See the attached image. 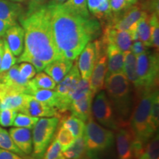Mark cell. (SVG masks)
Returning a JSON list of instances; mask_svg holds the SVG:
<instances>
[{
	"label": "cell",
	"instance_id": "d4e9b609",
	"mask_svg": "<svg viewBox=\"0 0 159 159\" xmlns=\"http://www.w3.org/2000/svg\"><path fill=\"white\" fill-rule=\"evenodd\" d=\"M123 53H124L123 73L132 85H134L136 91H138L142 89V85L137 75L136 56L130 50L125 52Z\"/></svg>",
	"mask_w": 159,
	"mask_h": 159
},
{
	"label": "cell",
	"instance_id": "ffe728a7",
	"mask_svg": "<svg viewBox=\"0 0 159 159\" xmlns=\"http://www.w3.org/2000/svg\"><path fill=\"white\" fill-rule=\"evenodd\" d=\"M25 12V8L21 4L0 0V19L3 21L14 25Z\"/></svg>",
	"mask_w": 159,
	"mask_h": 159
},
{
	"label": "cell",
	"instance_id": "681fc988",
	"mask_svg": "<svg viewBox=\"0 0 159 159\" xmlns=\"http://www.w3.org/2000/svg\"><path fill=\"white\" fill-rule=\"evenodd\" d=\"M3 52H4V44L3 41L0 39V64H1L2 58L3 55Z\"/></svg>",
	"mask_w": 159,
	"mask_h": 159
},
{
	"label": "cell",
	"instance_id": "9c48e42d",
	"mask_svg": "<svg viewBox=\"0 0 159 159\" xmlns=\"http://www.w3.org/2000/svg\"><path fill=\"white\" fill-rule=\"evenodd\" d=\"M80 79V75L78 67H77V63H75L67 73V75L64 77V78L61 82L57 83L55 89L57 94H58L59 99L55 108H56L58 113L68 111L66 108L65 100L68 95L75 88Z\"/></svg>",
	"mask_w": 159,
	"mask_h": 159
},
{
	"label": "cell",
	"instance_id": "4dcf8cb0",
	"mask_svg": "<svg viewBox=\"0 0 159 159\" xmlns=\"http://www.w3.org/2000/svg\"><path fill=\"white\" fill-rule=\"evenodd\" d=\"M59 125L58 129H57V133H55L54 138L58 142L62 148V151H65L67 150L71 144H73L75 140V138L71 134V133L66 128L62 126V125Z\"/></svg>",
	"mask_w": 159,
	"mask_h": 159
},
{
	"label": "cell",
	"instance_id": "f5cc1de1",
	"mask_svg": "<svg viewBox=\"0 0 159 159\" xmlns=\"http://www.w3.org/2000/svg\"><path fill=\"white\" fill-rule=\"evenodd\" d=\"M0 112H1V108H0Z\"/></svg>",
	"mask_w": 159,
	"mask_h": 159
},
{
	"label": "cell",
	"instance_id": "bcb514c9",
	"mask_svg": "<svg viewBox=\"0 0 159 159\" xmlns=\"http://www.w3.org/2000/svg\"><path fill=\"white\" fill-rule=\"evenodd\" d=\"M87 1H88V7L89 11L92 13L101 4L104 2L105 0H87Z\"/></svg>",
	"mask_w": 159,
	"mask_h": 159
},
{
	"label": "cell",
	"instance_id": "83f0119b",
	"mask_svg": "<svg viewBox=\"0 0 159 159\" xmlns=\"http://www.w3.org/2000/svg\"><path fill=\"white\" fill-rule=\"evenodd\" d=\"M63 152L66 159L84 158L86 156V148L83 136L75 139L74 143Z\"/></svg>",
	"mask_w": 159,
	"mask_h": 159
},
{
	"label": "cell",
	"instance_id": "e575fe53",
	"mask_svg": "<svg viewBox=\"0 0 159 159\" xmlns=\"http://www.w3.org/2000/svg\"><path fill=\"white\" fill-rule=\"evenodd\" d=\"M151 27V47H154L157 52L159 48V22L158 13H152L150 15Z\"/></svg>",
	"mask_w": 159,
	"mask_h": 159
},
{
	"label": "cell",
	"instance_id": "4316f807",
	"mask_svg": "<svg viewBox=\"0 0 159 159\" xmlns=\"http://www.w3.org/2000/svg\"><path fill=\"white\" fill-rule=\"evenodd\" d=\"M150 15L144 12L140 19L136 22L137 33L139 39L147 47H151V27H150Z\"/></svg>",
	"mask_w": 159,
	"mask_h": 159
},
{
	"label": "cell",
	"instance_id": "5bb4252c",
	"mask_svg": "<svg viewBox=\"0 0 159 159\" xmlns=\"http://www.w3.org/2000/svg\"><path fill=\"white\" fill-rule=\"evenodd\" d=\"M107 72L106 52L97 57L96 63L89 79V88L93 97L105 89V80Z\"/></svg>",
	"mask_w": 159,
	"mask_h": 159
},
{
	"label": "cell",
	"instance_id": "7c38bea8",
	"mask_svg": "<svg viewBox=\"0 0 159 159\" xmlns=\"http://www.w3.org/2000/svg\"><path fill=\"white\" fill-rule=\"evenodd\" d=\"M19 112L34 117H58V111L55 107H50L37 100L31 95L26 94L25 101Z\"/></svg>",
	"mask_w": 159,
	"mask_h": 159
},
{
	"label": "cell",
	"instance_id": "30bf717a",
	"mask_svg": "<svg viewBox=\"0 0 159 159\" xmlns=\"http://www.w3.org/2000/svg\"><path fill=\"white\" fill-rule=\"evenodd\" d=\"M29 82V80L21 76L19 71V66L16 64L8 71L0 74V88L27 94Z\"/></svg>",
	"mask_w": 159,
	"mask_h": 159
},
{
	"label": "cell",
	"instance_id": "5b68a950",
	"mask_svg": "<svg viewBox=\"0 0 159 159\" xmlns=\"http://www.w3.org/2000/svg\"><path fill=\"white\" fill-rule=\"evenodd\" d=\"M83 139L86 148V156L90 159H97L114 144V132L99 125L91 116L85 125Z\"/></svg>",
	"mask_w": 159,
	"mask_h": 159
},
{
	"label": "cell",
	"instance_id": "1f68e13d",
	"mask_svg": "<svg viewBox=\"0 0 159 159\" xmlns=\"http://www.w3.org/2000/svg\"><path fill=\"white\" fill-rule=\"evenodd\" d=\"M4 52L2 58L1 64H0V74L8 71L10 69L16 64L17 62V59L16 58L10 49L8 45L6 42L5 39L3 40Z\"/></svg>",
	"mask_w": 159,
	"mask_h": 159
},
{
	"label": "cell",
	"instance_id": "ba28073f",
	"mask_svg": "<svg viewBox=\"0 0 159 159\" xmlns=\"http://www.w3.org/2000/svg\"><path fill=\"white\" fill-rule=\"evenodd\" d=\"M91 108V114L105 128L113 130H116L119 128H122L121 123L105 91L102 90L98 93Z\"/></svg>",
	"mask_w": 159,
	"mask_h": 159
},
{
	"label": "cell",
	"instance_id": "7dc6e473",
	"mask_svg": "<svg viewBox=\"0 0 159 159\" xmlns=\"http://www.w3.org/2000/svg\"><path fill=\"white\" fill-rule=\"evenodd\" d=\"M13 25L7 21H3V20L0 19V38L5 36V34L7 31V30L11 27Z\"/></svg>",
	"mask_w": 159,
	"mask_h": 159
},
{
	"label": "cell",
	"instance_id": "cb8c5ba5",
	"mask_svg": "<svg viewBox=\"0 0 159 159\" xmlns=\"http://www.w3.org/2000/svg\"><path fill=\"white\" fill-rule=\"evenodd\" d=\"M73 66V61L61 58L53 61L45 67V72L50 76L55 83L61 82Z\"/></svg>",
	"mask_w": 159,
	"mask_h": 159
},
{
	"label": "cell",
	"instance_id": "7402d4cb",
	"mask_svg": "<svg viewBox=\"0 0 159 159\" xmlns=\"http://www.w3.org/2000/svg\"><path fill=\"white\" fill-rule=\"evenodd\" d=\"M91 92L76 100L72 101L69 107V111L75 116L86 122L91 116V102L93 99Z\"/></svg>",
	"mask_w": 159,
	"mask_h": 159
},
{
	"label": "cell",
	"instance_id": "74e56055",
	"mask_svg": "<svg viewBox=\"0 0 159 159\" xmlns=\"http://www.w3.org/2000/svg\"><path fill=\"white\" fill-rule=\"evenodd\" d=\"M109 5L113 13V19L108 25L112 26L121 15V11L127 9L129 6L125 0H109Z\"/></svg>",
	"mask_w": 159,
	"mask_h": 159
},
{
	"label": "cell",
	"instance_id": "3957f363",
	"mask_svg": "<svg viewBox=\"0 0 159 159\" xmlns=\"http://www.w3.org/2000/svg\"><path fill=\"white\" fill-rule=\"evenodd\" d=\"M133 85L123 72L105 77V89L122 127L128 125L133 109Z\"/></svg>",
	"mask_w": 159,
	"mask_h": 159
},
{
	"label": "cell",
	"instance_id": "ab89813d",
	"mask_svg": "<svg viewBox=\"0 0 159 159\" xmlns=\"http://www.w3.org/2000/svg\"><path fill=\"white\" fill-rule=\"evenodd\" d=\"M18 111L13 109H2L0 112V125L5 128L13 126Z\"/></svg>",
	"mask_w": 159,
	"mask_h": 159
},
{
	"label": "cell",
	"instance_id": "2e32d148",
	"mask_svg": "<svg viewBox=\"0 0 159 159\" xmlns=\"http://www.w3.org/2000/svg\"><path fill=\"white\" fill-rule=\"evenodd\" d=\"M5 36L6 42L13 55L19 56L24 49L25 31L22 27L18 24L11 26L7 30Z\"/></svg>",
	"mask_w": 159,
	"mask_h": 159
},
{
	"label": "cell",
	"instance_id": "7a4b0ae2",
	"mask_svg": "<svg viewBox=\"0 0 159 159\" xmlns=\"http://www.w3.org/2000/svg\"><path fill=\"white\" fill-rule=\"evenodd\" d=\"M25 31L23 52L49 64L62 58L53 37L48 4H32L19 19Z\"/></svg>",
	"mask_w": 159,
	"mask_h": 159
},
{
	"label": "cell",
	"instance_id": "816d5d0a",
	"mask_svg": "<svg viewBox=\"0 0 159 159\" xmlns=\"http://www.w3.org/2000/svg\"><path fill=\"white\" fill-rule=\"evenodd\" d=\"M125 1H126V2L129 7H130L131 5H134L135 4H136L138 0H125Z\"/></svg>",
	"mask_w": 159,
	"mask_h": 159
},
{
	"label": "cell",
	"instance_id": "d6a6232c",
	"mask_svg": "<svg viewBox=\"0 0 159 159\" xmlns=\"http://www.w3.org/2000/svg\"><path fill=\"white\" fill-rule=\"evenodd\" d=\"M30 82L33 86L39 89H55L56 85V83L50 76L41 71L36 75L35 78L31 79Z\"/></svg>",
	"mask_w": 159,
	"mask_h": 159
},
{
	"label": "cell",
	"instance_id": "f907efd6",
	"mask_svg": "<svg viewBox=\"0 0 159 159\" xmlns=\"http://www.w3.org/2000/svg\"><path fill=\"white\" fill-rule=\"evenodd\" d=\"M66 1H67V0H50V2H49L52 4H55V5H57V4L64 3Z\"/></svg>",
	"mask_w": 159,
	"mask_h": 159
},
{
	"label": "cell",
	"instance_id": "8992f818",
	"mask_svg": "<svg viewBox=\"0 0 159 159\" xmlns=\"http://www.w3.org/2000/svg\"><path fill=\"white\" fill-rule=\"evenodd\" d=\"M59 119L57 117H43L39 119L33 127L32 159H43L44 153L56 132Z\"/></svg>",
	"mask_w": 159,
	"mask_h": 159
},
{
	"label": "cell",
	"instance_id": "f546056e",
	"mask_svg": "<svg viewBox=\"0 0 159 159\" xmlns=\"http://www.w3.org/2000/svg\"><path fill=\"white\" fill-rule=\"evenodd\" d=\"M139 159H159V138L158 134L147 142L142 156Z\"/></svg>",
	"mask_w": 159,
	"mask_h": 159
},
{
	"label": "cell",
	"instance_id": "277c9868",
	"mask_svg": "<svg viewBox=\"0 0 159 159\" xmlns=\"http://www.w3.org/2000/svg\"><path fill=\"white\" fill-rule=\"evenodd\" d=\"M158 89H142L137 91V101L132 109L128 121V127L134 138L146 144L155 136L156 130L150 118L152 101Z\"/></svg>",
	"mask_w": 159,
	"mask_h": 159
},
{
	"label": "cell",
	"instance_id": "484cf974",
	"mask_svg": "<svg viewBox=\"0 0 159 159\" xmlns=\"http://www.w3.org/2000/svg\"><path fill=\"white\" fill-rule=\"evenodd\" d=\"M27 94L31 95L37 100L45 103L46 105L50 107H55L59 99L58 94H57L56 91H52V89L35 88L31 83L30 80Z\"/></svg>",
	"mask_w": 159,
	"mask_h": 159
},
{
	"label": "cell",
	"instance_id": "db71d44e",
	"mask_svg": "<svg viewBox=\"0 0 159 159\" xmlns=\"http://www.w3.org/2000/svg\"><path fill=\"white\" fill-rule=\"evenodd\" d=\"M80 159H84V158H80Z\"/></svg>",
	"mask_w": 159,
	"mask_h": 159
},
{
	"label": "cell",
	"instance_id": "60d3db41",
	"mask_svg": "<svg viewBox=\"0 0 159 159\" xmlns=\"http://www.w3.org/2000/svg\"><path fill=\"white\" fill-rule=\"evenodd\" d=\"M150 118L151 122L155 129L157 130L158 128L159 124V96L158 91L157 90L155 93L152 101V105H151L150 111Z\"/></svg>",
	"mask_w": 159,
	"mask_h": 159
},
{
	"label": "cell",
	"instance_id": "6da1fadb",
	"mask_svg": "<svg viewBox=\"0 0 159 159\" xmlns=\"http://www.w3.org/2000/svg\"><path fill=\"white\" fill-rule=\"evenodd\" d=\"M49 5L53 37L61 55L66 50L79 55L89 41L100 34V25L90 15H83L65 3L49 2Z\"/></svg>",
	"mask_w": 159,
	"mask_h": 159
},
{
	"label": "cell",
	"instance_id": "8fae6325",
	"mask_svg": "<svg viewBox=\"0 0 159 159\" xmlns=\"http://www.w3.org/2000/svg\"><path fill=\"white\" fill-rule=\"evenodd\" d=\"M101 41L105 45L108 43L114 44L119 50L125 52L130 50L133 40L128 30H119L110 26H106Z\"/></svg>",
	"mask_w": 159,
	"mask_h": 159
},
{
	"label": "cell",
	"instance_id": "c3c4849f",
	"mask_svg": "<svg viewBox=\"0 0 159 159\" xmlns=\"http://www.w3.org/2000/svg\"><path fill=\"white\" fill-rule=\"evenodd\" d=\"M8 1L13 2H18V3H28L29 5H32V4H40L43 3L44 0H8Z\"/></svg>",
	"mask_w": 159,
	"mask_h": 159
},
{
	"label": "cell",
	"instance_id": "ac0fdd59",
	"mask_svg": "<svg viewBox=\"0 0 159 159\" xmlns=\"http://www.w3.org/2000/svg\"><path fill=\"white\" fill-rule=\"evenodd\" d=\"M25 93L0 88V108L2 109H13L18 112L22 108L25 101Z\"/></svg>",
	"mask_w": 159,
	"mask_h": 159
},
{
	"label": "cell",
	"instance_id": "836d02e7",
	"mask_svg": "<svg viewBox=\"0 0 159 159\" xmlns=\"http://www.w3.org/2000/svg\"><path fill=\"white\" fill-rule=\"evenodd\" d=\"M38 120H39L38 117L31 116L21 112H18L15 117L13 126L17 127V128H29L31 130L36 124Z\"/></svg>",
	"mask_w": 159,
	"mask_h": 159
},
{
	"label": "cell",
	"instance_id": "52a82bcc",
	"mask_svg": "<svg viewBox=\"0 0 159 159\" xmlns=\"http://www.w3.org/2000/svg\"><path fill=\"white\" fill-rule=\"evenodd\" d=\"M158 55L147 49L136 56V70L142 89H156L158 80Z\"/></svg>",
	"mask_w": 159,
	"mask_h": 159
},
{
	"label": "cell",
	"instance_id": "e0dca14e",
	"mask_svg": "<svg viewBox=\"0 0 159 159\" xmlns=\"http://www.w3.org/2000/svg\"><path fill=\"white\" fill-rule=\"evenodd\" d=\"M9 134L15 144L26 156L31 155L33 152V139L30 129L16 127L10 129Z\"/></svg>",
	"mask_w": 159,
	"mask_h": 159
},
{
	"label": "cell",
	"instance_id": "8d00e7d4",
	"mask_svg": "<svg viewBox=\"0 0 159 159\" xmlns=\"http://www.w3.org/2000/svg\"><path fill=\"white\" fill-rule=\"evenodd\" d=\"M92 13L95 16V17L101 20V21H107L108 25L113 19V13L111 12L110 5H109V0H105L97 8L92 12Z\"/></svg>",
	"mask_w": 159,
	"mask_h": 159
},
{
	"label": "cell",
	"instance_id": "d590c367",
	"mask_svg": "<svg viewBox=\"0 0 159 159\" xmlns=\"http://www.w3.org/2000/svg\"><path fill=\"white\" fill-rule=\"evenodd\" d=\"M43 159H66L61 146L55 138L47 148Z\"/></svg>",
	"mask_w": 159,
	"mask_h": 159
},
{
	"label": "cell",
	"instance_id": "44dd1931",
	"mask_svg": "<svg viewBox=\"0 0 159 159\" xmlns=\"http://www.w3.org/2000/svg\"><path fill=\"white\" fill-rule=\"evenodd\" d=\"M140 7L136 6H130L127 8L123 14H121L119 19L110 27L119 30H128V29L134 24L136 23L144 13Z\"/></svg>",
	"mask_w": 159,
	"mask_h": 159
},
{
	"label": "cell",
	"instance_id": "f1b7e54d",
	"mask_svg": "<svg viewBox=\"0 0 159 159\" xmlns=\"http://www.w3.org/2000/svg\"><path fill=\"white\" fill-rule=\"evenodd\" d=\"M0 148L15 152L24 158H29L15 144L14 142L10 136L9 132L0 127Z\"/></svg>",
	"mask_w": 159,
	"mask_h": 159
},
{
	"label": "cell",
	"instance_id": "f35d334b",
	"mask_svg": "<svg viewBox=\"0 0 159 159\" xmlns=\"http://www.w3.org/2000/svg\"><path fill=\"white\" fill-rule=\"evenodd\" d=\"M17 62H27L30 63V64H32L35 67V70H36L38 72L42 71L43 69H45L46 66H47V64H46L45 63H43V61H40L39 59L33 57V55L25 52L21 53V56L17 59Z\"/></svg>",
	"mask_w": 159,
	"mask_h": 159
},
{
	"label": "cell",
	"instance_id": "ee69618b",
	"mask_svg": "<svg viewBox=\"0 0 159 159\" xmlns=\"http://www.w3.org/2000/svg\"><path fill=\"white\" fill-rule=\"evenodd\" d=\"M148 47H147L142 41L137 40V41H134L133 44H131L130 47V51L132 52L134 54L137 56V55L142 54L148 49Z\"/></svg>",
	"mask_w": 159,
	"mask_h": 159
},
{
	"label": "cell",
	"instance_id": "4fadbf2b",
	"mask_svg": "<svg viewBox=\"0 0 159 159\" xmlns=\"http://www.w3.org/2000/svg\"><path fill=\"white\" fill-rule=\"evenodd\" d=\"M116 145L119 159H134V136L128 125L116 130Z\"/></svg>",
	"mask_w": 159,
	"mask_h": 159
},
{
	"label": "cell",
	"instance_id": "7bdbcfd3",
	"mask_svg": "<svg viewBox=\"0 0 159 159\" xmlns=\"http://www.w3.org/2000/svg\"><path fill=\"white\" fill-rule=\"evenodd\" d=\"M19 71L21 77L29 80L33 79L36 74L35 67L27 62H24L19 66Z\"/></svg>",
	"mask_w": 159,
	"mask_h": 159
},
{
	"label": "cell",
	"instance_id": "d6986e66",
	"mask_svg": "<svg viewBox=\"0 0 159 159\" xmlns=\"http://www.w3.org/2000/svg\"><path fill=\"white\" fill-rule=\"evenodd\" d=\"M105 52L107 56V72L105 77L115 73L123 72L124 53L111 43L106 45Z\"/></svg>",
	"mask_w": 159,
	"mask_h": 159
},
{
	"label": "cell",
	"instance_id": "9a60e30c",
	"mask_svg": "<svg viewBox=\"0 0 159 159\" xmlns=\"http://www.w3.org/2000/svg\"><path fill=\"white\" fill-rule=\"evenodd\" d=\"M96 61L97 54L94 42H89L80 52L77 63V67L82 78L90 79Z\"/></svg>",
	"mask_w": 159,
	"mask_h": 159
},
{
	"label": "cell",
	"instance_id": "f6af8a7d",
	"mask_svg": "<svg viewBox=\"0 0 159 159\" xmlns=\"http://www.w3.org/2000/svg\"><path fill=\"white\" fill-rule=\"evenodd\" d=\"M0 159H32L31 158H24L15 152L3 150L0 148Z\"/></svg>",
	"mask_w": 159,
	"mask_h": 159
},
{
	"label": "cell",
	"instance_id": "603a6c76",
	"mask_svg": "<svg viewBox=\"0 0 159 159\" xmlns=\"http://www.w3.org/2000/svg\"><path fill=\"white\" fill-rule=\"evenodd\" d=\"M69 111L58 113V117H57V119H59L58 125H62L70 131L75 139L82 137L85 130L84 122L75 116L74 115L69 114Z\"/></svg>",
	"mask_w": 159,
	"mask_h": 159
},
{
	"label": "cell",
	"instance_id": "b9f144b4",
	"mask_svg": "<svg viewBox=\"0 0 159 159\" xmlns=\"http://www.w3.org/2000/svg\"><path fill=\"white\" fill-rule=\"evenodd\" d=\"M64 3L83 15H89L87 10V0H67Z\"/></svg>",
	"mask_w": 159,
	"mask_h": 159
}]
</instances>
